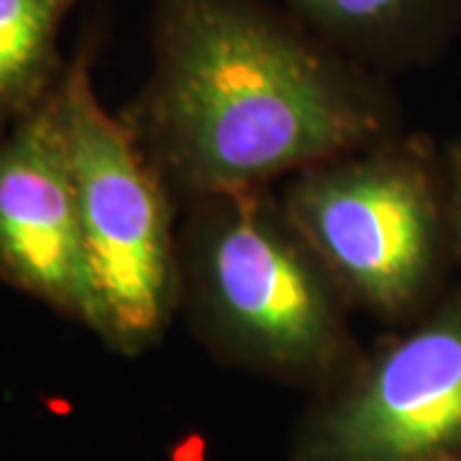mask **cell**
<instances>
[{
  "instance_id": "1",
  "label": "cell",
  "mask_w": 461,
  "mask_h": 461,
  "mask_svg": "<svg viewBox=\"0 0 461 461\" xmlns=\"http://www.w3.org/2000/svg\"><path fill=\"white\" fill-rule=\"evenodd\" d=\"M182 177L241 193L366 141L377 113L326 51L254 0H162L147 100Z\"/></svg>"
},
{
  "instance_id": "2",
  "label": "cell",
  "mask_w": 461,
  "mask_h": 461,
  "mask_svg": "<svg viewBox=\"0 0 461 461\" xmlns=\"http://www.w3.org/2000/svg\"><path fill=\"white\" fill-rule=\"evenodd\" d=\"M54 100L98 295L95 333L121 351H139L165 326L175 285L162 190L131 133L95 98L85 54L62 72Z\"/></svg>"
},
{
  "instance_id": "3",
  "label": "cell",
  "mask_w": 461,
  "mask_h": 461,
  "mask_svg": "<svg viewBox=\"0 0 461 461\" xmlns=\"http://www.w3.org/2000/svg\"><path fill=\"white\" fill-rule=\"evenodd\" d=\"M195 269L205 311L230 344L269 364L308 369L339 344L329 285L280 218L229 198L205 218Z\"/></svg>"
},
{
  "instance_id": "4",
  "label": "cell",
  "mask_w": 461,
  "mask_h": 461,
  "mask_svg": "<svg viewBox=\"0 0 461 461\" xmlns=\"http://www.w3.org/2000/svg\"><path fill=\"white\" fill-rule=\"evenodd\" d=\"M293 229L346 287L395 313L420 293L436 249V205L423 172L364 159L313 172L290 193Z\"/></svg>"
},
{
  "instance_id": "5",
  "label": "cell",
  "mask_w": 461,
  "mask_h": 461,
  "mask_svg": "<svg viewBox=\"0 0 461 461\" xmlns=\"http://www.w3.org/2000/svg\"><path fill=\"white\" fill-rule=\"evenodd\" d=\"M0 280L98 330L54 90L0 136Z\"/></svg>"
},
{
  "instance_id": "6",
  "label": "cell",
  "mask_w": 461,
  "mask_h": 461,
  "mask_svg": "<svg viewBox=\"0 0 461 461\" xmlns=\"http://www.w3.org/2000/svg\"><path fill=\"white\" fill-rule=\"evenodd\" d=\"M461 441V313L390 346L333 405L311 441L313 461H430Z\"/></svg>"
},
{
  "instance_id": "7",
  "label": "cell",
  "mask_w": 461,
  "mask_h": 461,
  "mask_svg": "<svg viewBox=\"0 0 461 461\" xmlns=\"http://www.w3.org/2000/svg\"><path fill=\"white\" fill-rule=\"evenodd\" d=\"M456 0H287L318 32L369 57H397L444 29Z\"/></svg>"
},
{
  "instance_id": "8",
  "label": "cell",
  "mask_w": 461,
  "mask_h": 461,
  "mask_svg": "<svg viewBox=\"0 0 461 461\" xmlns=\"http://www.w3.org/2000/svg\"><path fill=\"white\" fill-rule=\"evenodd\" d=\"M69 5L72 0H0V126L54 90L57 36Z\"/></svg>"
},
{
  "instance_id": "9",
  "label": "cell",
  "mask_w": 461,
  "mask_h": 461,
  "mask_svg": "<svg viewBox=\"0 0 461 461\" xmlns=\"http://www.w3.org/2000/svg\"><path fill=\"white\" fill-rule=\"evenodd\" d=\"M456 213H459V226H461V172H459V182H456Z\"/></svg>"
},
{
  "instance_id": "10",
  "label": "cell",
  "mask_w": 461,
  "mask_h": 461,
  "mask_svg": "<svg viewBox=\"0 0 461 461\" xmlns=\"http://www.w3.org/2000/svg\"><path fill=\"white\" fill-rule=\"evenodd\" d=\"M451 461H461V459H451Z\"/></svg>"
}]
</instances>
